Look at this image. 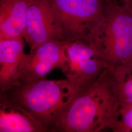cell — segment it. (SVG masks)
Here are the masks:
<instances>
[{
	"label": "cell",
	"mask_w": 132,
	"mask_h": 132,
	"mask_svg": "<svg viewBox=\"0 0 132 132\" xmlns=\"http://www.w3.org/2000/svg\"><path fill=\"white\" fill-rule=\"evenodd\" d=\"M65 41L86 42L104 19L103 0H48Z\"/></svg>",
	"instance_id": "4"
},
{
	"label": "cell",
	"mask_w": 132,
	"mask_h": 132,
	"mask_svg": "<svg viewBox=\"0 0 132 132\" xmlns=\"http://www.w3.org/2000/svg\"><path fill=\"white\" fill-rule=\"evenodd\" d=\"M23 38L0 39V90L5 92L20 81V69L25 53Z\"/></svg>",
	"instance_id": "8"
},
{
	"label": "cell",
	"mask_w": 132,
	"mask_h": 132,
	"mask_svg": "<svg viewBox=\"0 0 132 132\" xmlns=\"http://www.w3.org/2000/svg\"><path fill=\"white\" fill-rule=\"evenodd\" d=\"M123 6L132 12V0H122Z\"/></svg>",
	"instance_id": "13"
},
{
	"label": "cell",
	"mask_w": 132,
	"mask_h": 132,
	"mask_svg": "<svg viewBox=\"0 0 132 132\" xmlns=\"http://www.w3.org/2000/svg\"><path fill=\"white\" fill-rule=\"evenodd\" d=\"M77 92L66 79L20 81L5 92L0 98L19 107L37 122L53 132L57 123Z\"/></svg>",
	"instance_id": "2"
},
{
	"label": "cell",
	"mask_w": 132,
	"mask_h": 132,
	"mask_svg": "<svg viewBox=\"0 0 132 132\" xmlns=\"http://www.w3.org/2000/svg\"><path fill=\"white\" fill-rule=\"evenodd\" d=\"M103 1H104V0H103Z\"/></svg>",
	"instance_id": "14"
},
{
	"label": "cell",
	"mask_w": 132,
	"mask_h": 132,
	"mask_svg": "<svg viewBox=\"0 0 132 132\" xmlns=\"http://www.w3.org/2000/svg\"><path fill=\"white\" fill-rule=\"evenodd\" d=\"M112 131L132 132V103L119 102L118 114Z\"/></svg>",
	"instance_id": "12"
},
{
	"label": "cell",
	"mask_w": 132,
	"mask_h": 132,
	"mask_svg": "<svg viewBox=\"0 0 132 132\" xmlns=\"http://www.w3.org/2000/svg\"><path fill=\"white\" fill-rule=\"evenodd\" d=\"M119 102L111 68H109L90 85L77 92L53 132L112 130Z\"/></svg>",
	"instance_id": "1"
},
{
	"label": "cell",
	"mask_w": 132,
	"mask_h": 132,
	"mask_svg": "<svg viewBox=\"0 0 132 132\" xmlns=\"http://www.w3.org/2000/svg\"><path fill=\"white\" fill-rule=\"evenodd\" d=\"M109 68L132 62V12L110 2L104 19L86 42Z\"/></svg>",
	"instance_id": "3"
},
{
	"label": "cell",
	"mask_w": 132,
	"mask_h": 132,
	"mask_svg": "<svg viewBox=\"0 0 132 132\" xmlns=\"http://www.w3.org/2000/svg\"><path fill=\"white\" fill-rule=\"evenodd\" d=\"M110 68L119 102L132 103V62Z\"/></svg>",
	"instance_id": "11"
},
{
	"label": "cell",
	"mask_w": 132,
	"mask_h": 132,
	"mask_svg": "<svg viewBox=\"0 0 132 132\" xmlns=\"http://www.w3.org/2000/svg\"><path fill=\"white\" fill-rule=\"evenodd\" d=\"M24 39L30 52L49 41H64L56 14L48 0H30Z\"/></svg>",
	"instance_id": "7"
},
{
	"label": "cell",
	"mask_w": 132,
	"mask_h": 132,
	"mask_svg": "<svg viewBox=\"0 0 132 132\" xmlns=\"http://www.w3.org/2000/svg\"><path fill=\"white\" fill-rule=\"evenodd\" d=\"M66 70L64 73L78 92L94 82L108 66L89 44L81 40L67 41Z\"/></svg>",
	"instance_id": "5"
},
{
	"label": "cell",
	"mask_w": 132,
	"mask_h": 132,
	"mask_svg": "<svg viewBox=\"0 0 132 132\" xmlns=\"http://www.w3.org/2000/svg\"><path fill=\"white\" fill-rule=\"evenodd\" d=\"M67 41L51 40L24 55L20 69V81L44 78L55 68L66 70Z\"/></svg>",
	"instance_id": "6"
},
{
	"label": "cell",
	"mask_w": 132,
	"mask_h": 132,
	"mask_svg": "<svg viewBox=\"0 0 132 132\" xmlns=\"http://www.w3.org/2000/svg\"><path fill=\"white\" fill-rule=\"evenodd\" d=\"M30 0H1L0 39L23 38Z\"/></svg>",
	"instance_id": "9"
},
{
	"label": "cell",
	"mask_w": 132,
	"mask_h": 132,
	"mask_svg": "<svg viewBox=\"0 0 132 132\" xmlns=\"http://www.w3.org/2000/svg\"><path fill=\"white\" fill-rule=\"evenodd\" d=\"M48 132L19 107L0 98V132Z\"/></svg>",
	"instance_id": "10"
}]
</instances>
